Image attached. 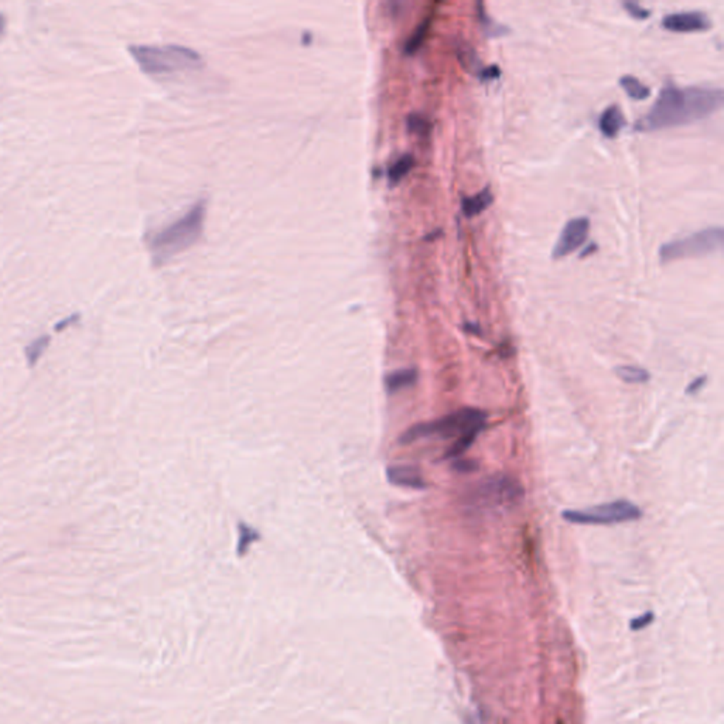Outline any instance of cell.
<instances>
[{
  "label": "cell",
  "instance_id": "6da1fadb",
  "mask_svg": "<svg viewBox=\"0 0 724 724\" xmlns=\"http://www.w3.org/2000/svg\"><path fill=\"white\" fill-rule=\"evenodd\" d=\"M723 102L724 94L720 88H678L667 83L649 112L638 120L637 129L652 132L700 120L718 111Z\"/></svg>",
  "mask_w": 724,
  "mask_h": 724
},
{
  "label": "cell",
  "instance_id": "7a4b0ae2",
  "mask_svg": "<svg viewBox=\"0 0 724 724\" xmlns=\"http://www.w3.org/2000/svg\"><path fill=\"white\" fill-rule=\"evenodd\" d=\"M129 52L143 73L163 76L199 69L203 58L195 50L178 44L130 45Z\"/></svg>",
  "mask_w": 724,
  "mask_h": 724
},
{
  "label": "cell",
  "instance_id": "3957f363",
  "mask_svg": "<svg viewBox=\"0 0 724 724\" xmlns=\"http://www.w3.org/2000/svg\"><path fill=\"white\" fill-rule=\"evenodd\" d=\"M204 217L206 204L197 203L180 220L157 232L150 242L155 260L163 262L173 257L199 241L203 232Z\"/></svg>",
  "mask_w": 724,
  "mask_h": 724
},
{
  "label": "cell",
  "instance_id": "277c9868",
  "mask_svg": "<svg viewBox=\"0 0 724 724\" xmlns=\"http://www.w3.org/2000/svg\"><path fill=\"white\" fill-rule=\"evenodd\" d=\"M485 426L487 413L484 411L476 408H463L433 422L415 425L401 436V443L409 444L429 437L458 439L469 432H483Z\"/></svg>",
  "mask_w": 724,
  "mask_h": 724
},
{
  "label": "cell",
  "instance_id": "5b68a950",
  "mask_svg": "<svg viewBox=\"0 0 724 724\" xmlns=\"http://www.w3.org/2000/svg\"><path fill=\"white\" fill-rule=\"evenodd\" d=\"M523 498L522 485L509 476L495 474L480 483L470 494V505L483 511L509 509Z\"/></svg>",
  "mask_w": 724,
  "mask_h": 724
},
{
  "label": "cell",
  "instance_id": "8992f818",
  "mask_svg": "<svg viewBox=\"0 0 724 724\" xmlns=\"http://www.w3.org/2000/svg\"><path fill=\"white\" fill-rule=\"evenodd\" d=\"M724 231L721 227H711L695 232L689 236L667 242L660 249L662 262H672L676 259L699 257L718 252L723 248Z\"/></svg>",
  "mask_w": 724,
  "mask_h": 724
},
{
  "label": "cell",
  "instance_id": "52a82bcc",
  "mask_svg": "<svg viewBox=\"0 0 724 724\" xmlns=\"http://www.w3.org/2000/svg\"><path fill=\"white\" fill-rule=\"evenodd\" d=\"M562 516L565 520L577 525H614L637 520L642 516V511L631 501L617 499L585 509H566Z\"/></svg>",
  "mask_w": 724,
  "mask_h": 724
},
{
  "label": "cell",
  "instance_id": "ba28073f",
  "mask_svg": "<svg viewBox=\"0 0 724 724\" xmlns=\"http://www.w3.org/2000/svg\"><path fill=\"white\" fill-rule=\"evenodd\" d=\"M590 229V221L585 217H577L570 220L565 224L558 242L553 246L552 257L560 259L570 253H573L576 249H579L584 241L587 239V234Z\"/></svg>",
  "mask_w": 724,
  "mask_h": 724
},
{
  "label": "cell",
  "instance_id": "9c48e42d",
  "mask_svg": "<svg viewBox=\"0 0 724 724\" xmlns=\"http://www.w3.org/2000/svg\"><path fill=\"white\" fill-rule=\"evenodd\" d=\"M662 26L674 33H693L707 30L710 20L702 12H679L667 15L662 19Z\"/></svg>",
  "mask_w": 724,
  "mask_h": 724
},
{
  "label": "cell",
  "instance_id": "30bf717a",
  "mask_svg": "<svg viewBox=\"0 0 724 724\" xmlns=\"http://www.w3.org/2000/svg\"><path fill=\"white\" fill-rule=\"evenodd\" d=\"M388 480L395 485L415 488V490H423L427 487L420 471L416 467H411V466L389 467Z\"/></svg>",
  "mask_w": 724,
  "mask_h": 724
},
{
  "label": "cell",
  "instance_id": "8fae6325",
  "mask_svg": "<svg viewBox=\"0 0 724 724\" xmlns=\"http://www.w3.org/2000/svg\"><path fill=\"white\" fill-rule=\"evenodd\" d=\"M494 201L492 192L490 191V187H485L478 194L473 197H463L462 199V213L467 218H473L476 215H480L483 211H485Z\"/></svg>",
  "mask_w": 724,
  "mask_h": 724
},
{
  "label": "cell",
  "instance_id": "7c38bea8",
  "mask_svg": "<svg viewBox=\"0 0 724 724\" xmlns=\"http://www.w3.org/2000/svg\"><path fill=\"white\" fill-rule=\"evenodd\" d=\"M623 126H624V116H623L621 109L617 105L609 106L599 119V127L602 130V134L609 139L616 138L620 134Z\"/></svg>",
  "mask_w": 724,
  "mask_h": 724
},
{
  "label": "cell",
  "instance_id": "4fadbf2b",
  "mask_svg": "<svg viewBox=\"0 0 724 724\" xmlns=\"http://www.w3.org/2000/svg\"><path fill=\"white\" fill-rule=\"evenodd\" d=\"M418 381V371L415 368H405L398 369L392 374H389L385 379V386L389 393L399 392L405 388H411Z\"/></svg>",
  "mask_w": 724,
  "mask_h": 724
},
{
  "label": "cell",
  "instance_id": "5bb4252c",
  "mask_svg": "<svg viewBox=\"0 0 724 724\" xmlns=\"http://www.w3.org/2000/svg\"><path fill=\"white\" fill-rule=\"evenodd\" d=\"M413 166H415V159L412 155L406 153V155L401 156L388 170L389 183L392 185H397L398 183H401L402 178L409 174V171L412 170Z\"/></svg>",
  "mask_w": 724,
  "mask_h": 724
},
{
  "label": "cell",
  "instance_id": "9a60e30c",
  "mask_svg": "<svg viewBox=\"0 0 724 724\" xmlns=\"http://www.w3.org/2000/svg\"><path fill=\"white\" fill-rule=\"evenodd\" d=\"M481 432H469L463 436H460L458 439H455V441L451 444V447L447 450V453L444 454V458L446 460H455V458H460L464 453H467L470 450V447L474 444V441L477 440L478 434Z\"/></svg>",
  "mask_w": 724,
  "mask_h": 724
},
{
  "label": "cell",
  "instance_id": "2e32d148",
  "mask_svg": "<svg viewBox=\"0 0 724 724\" xmlns=\"http://www.w3.org/2000/svg\"><path fill=\"white\" fill-rule=\"evenodd\" d=\"M430 26H432V17H430V16H429V17H426V19H423V20L419 23V26L413 30L412 36H411V37L406 40V43H405V52H406V54L412 55V54H415V52H416V51L423 45V43H425V40H426V37H427V33H429V30H430Z\"/></svg>",
  "mask_w": 724,
  "mask_h": 724
},
{
  "label": "cell",
  "instance_id": "e0dca14e",
  "mask_svg": "<svg viewBox=\"0 0 724 724\" xmlns=\"http://www.w3.org/2000/svg\"><path fill=\"white\" fill-rule=\"evenodd\" d=\"M620 85L625 90L627 95L635 101H645L651 95V90L644 85L638 78L632 76H624L620 78Z\"/></svg>",
  "mask_w": 724,
  "mask_h": 724
},
{
  "label": "cell",
  "instance_id": "ac0fdd59",
  "mask_svg": "<svg viewBox=\"0 0 724 724\" xmlns=\"http://www.w3.org/2000/svg\"><path fill=\"white\" fill-rule=\"evenodd\" d=\"M616 374L621 381H624L627 383H645L651 378V374L646 369L639 368V367H632V365L617 367Z\"/></svg>",
  "mask_w": 724,
  "mask_h": 724
},
{
  "label": "cell",
  "instance_id": "d6986e66",
  "mask_svg": "<svg viewBox=\"0 0 724 724\" xmlns=\"http://www.w3.org/2000/svg\"><path fill=\"white\" fill-rule=\"evenodd\" d=\"M406 125L409 132L419 136H426L430 130L429 119L420 113H411L406 119Z\"/></svg>",
  "mask_w": 724,
  "mask_h": 724
},
{
  "label": "cell",
  "instance_id": "ffe728a7",
  "mask_svg": "<svg viewBox=\"0 0 724 724\" xmlns=\"http://www.w3.org/2000/svg\"><path fill=\"white\" fill-rule=\"evenodd\" d=\"M478 8V17H480V22H481V26L484 27V31L487 33V36H502L504 33L508 31L506 27L504 26H499V24H495L490 16L485 13V10L483 9V5L478 3L477 5Z\"/></svg>",
  "mask_w": 724,
  "mask_h": 724
},
{
  "label": "cell",
  "instance_id": "44dd1931",
  "mask_svg": "<svg viewBox=\"0 0 724 724\" xmlns=\"http://www.w3.org/2000/svg\"><path fill=\"white\" fill-rule=\"evenodd\" d=\"M50 343V337H40L37 340H34L27 348H26V355H27V360H29V364L33 365L38 361V358L43 355V353L45 351L47 346Z\"/></svg>",
  "mask_w": 724,
  "mask_h": 724
},
{
  "label": "cell",
  "instance_id": "7402d4cb",
  "mask_svg": "<svg viewBox=\"0 0 724 724\" xmlns=\"http://www.w3.org/2000/svg\"><path fill=\"white\" fill-rule=\"evenodd\" d=\"M256 537H257V534H256L253 530H250L248 525H241V526H239L238 553H239V555L246 553V551H248L249 545H250L252 542H255V541H256Z\"/></svg>",
  "mask_w": 724,
  "mask_h": 724
},
{
  "label": "cell",
  "instance_id": "603a6c76",
  "mask_svg": "<svg viewBox=\"0 0 724 724\" xmlns=\"http://www.w3.org/2000/svg\"><path fill=\"white\" fill-rule=\"evenodd\" d=\"M458 58H460V61H462L463 67L466 70L478 67V64H480V61L477 58V54L471 48H469L466 45L462 47V51H458Z\"/></svg>",
  "mask_w": 724,
  "mask_h": 724
},
{
  "label": "cell",
  "instance_id": "cb8c5ba5",
  "mask_svg": "<svg viewBox=\"0 0 724 724\" xmlns=\"http://www.w3.org/2000/svg\"><path fill=\"white\" fill-rule=\"evenodd\" d=\"M478 469V463L474 460L469 458H455L453 462V470L462 474H470L474 473Z\"/></svg>",
  "mask_w": 724,
  "mask_h": 724
},
{
  "label": "cell",
  "instance_id": "d4e9b609",
  "mask_svg": "<svg viewBox=\"0 0 724 724\" xmlns=\"http://www.w3.org/2000/svg\"><path fill=\"white\" fill-rule=\"evenodd\" d=\"M624 8L637 20H644V19H648L651 16V12L648 9L639 6L635 2H624Z\"/></svg>",
  "mask_w": 724,
  "mask_h": 724
},
{
  "label": "cell",
  "instance_id": "484cf974",
  "mask_svg": "<svg viewBox=\"0 0 724 724\" xmlns=\"http://www.w3.org/2000/svg\"><path fill=\"white\" fill-rule=\"evenodd\" d=\"M499 76H501V71L497 65H491V67L481 69L478 71V77L481 81H492V80H497Z\"/></svg>",
  "mask_w": 724,
  "mask_h": 724
},
{
  "label": "cell",
  "instance_id": "4316f807",
  "mask_svg": "<svg viewBox=\"0 0 724 724\" xmlns=\"http://www.w3.org/2000/svg\"><path fill=\"white\" fill-rule=\"evenodd\" d=\"M706 382H707V376H706V375H700V376H697L696 379H693V381L686 386V395H696V393H699V392L704 388Z\"/></svg>",
  "mask_w": 724,
  "mask_h": 724
},
{
  "label": "cell",
  "instance_id": "83f0119b",
  "mask_svg": "<svg viewBox=\"0 0 724 724\" xmlns=\"http://www.w3.org/2000/svg\"><path fill=\"white\" fill-rule=\"evenodd\" d=\"M652 618H653V614H652V613H646V614H644V616H641L639 618H637V620H634V621H632V628H634V630H641V628H644L645 625H648V624L651 623V620H652Z\"/></svg>",
  "mask_w": 724,
  "mask_h": 724
},
{
  "label": "cell",
  "instance_id": "f1b7e54d",
  "mask_svg": "<svg viewBox=\"0 0 724 724\" xmlns=\"http://www.w3.org/2000/svg\"><path fill=\"white\" fill-rule=\"evenodd\" d=\"M78 318H80V314H73V315H70L69 318H65V320H62L61 322H58V324L55 325V330H58V332H59V330H64V328L67 327V325H71V324L77 322V321H78Z\"/></svg>",
  "mask_w": 724,
  "mask_h": 724
},
{
  "label": "cell",
  "instance_id": "f546056e",
  "mask_svg": "<svg viewBox=\"0 0 724 724\" xmlns=\"http://www.w3.org/2000/svg\"><path fill=\"white\" fill-rule=\"evenodd\" d=\"M464 330H466V332H469V333H471V334H481L480 327H478V324H476V322H466Z\"/></svg>",
  "mask_w": 724,
  "mask_h": 724
},
{
  "label": "cell",
  "instance_id": "4dcf8cb0",
  "mask_svg": "<svg viewBox=\"0 0 724 724\" xmlns=\"http://www.w3.org/2000/svg\"><path fill=\"white\" fill-rule=\"evenodd\" d=\"M5 29H6V19H5L3 15H0V37L3 36Z\"/></svg>",
  "mask_w": 724,
  "mask_h": 724
}]
</instances>
